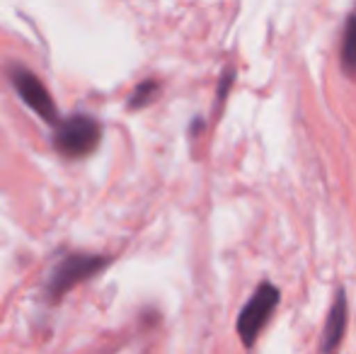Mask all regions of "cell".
Masks as SVG:
<instances>
[{
    "label": "cell",
    "instance_id": "cell-1",
    "mask_svg": "<svg viewBox=\"0 0 356 354\" xmlns=\"http://www.w3.org/2000/svg\"><path fill=\"white\" fill-rule=\"evenodd\" d=\"M112 262V257L102 255H85V252H75L68 255L54 267L51 277L47 282V298L51 303H58L73 287H78L80 282H88L95 274H99L104 267Z\"/></svg>",
    "mask_w": 356,
    "mask_h": 354
},
{
    "label": "cell",
    "instance_id": "cell-2",
    "mask_svg": "<svg viewBox=\"0 0 356 354\" xmlns=\"http://www.w3.org/2000/svg\"><path fill=\"white\" fill-rule=\"evenodd\" d=\"M102 138V127L88 114H73L56 124L54 134V148L68 158L90 156L99 146Z\"/></svg>",
    "mask_w": 356,
    "mask_h": 354
},
{
    "label": "cell",
    "instance_id": "cell-3",
    "mask_svg": "<svg viewBox=\"0 0 356 354\" xmlns=\"http://www.w3.org/2000/svg\"><path fill=\"white\" fill-rule=\"evenodd\" d=\"M279 303V289L274 284H259L254 296L243 306L238 316V335L245 347H252L262 332L264 323L272 318V311Z\"/></svg>",
    "mask_w": 356,
    "mask_h": 354
},
{
    "label": "cell",
    "instance_id": "cell-4",
    "mask_svg": "<svg viewBox=\"0 0 356 354\" xmlns=\"http://www.w3.org/2000/svg\"><path fill=\"white\" fill-rule=\"evenodd\" d=\"M10 81H13L15 90H17V95L22 97V102L27 104L29 109H34V112L39 114V117L44 119V122L49 124H56L58 122V112H56V104H54L51 95H49V90L44 88V83L39 81L34 73H29L27 68H13L10 71Z\"/></svg>",
    "mask_w": 356,
    "mask_h": 354
},
{
    "label": "cell",
    "instance_id": "cell-5",
    "mask_svg": "<svg viewBox=\"0 0 356 354\" xmlns=\"http://www.w3.org/2000/svg\"><path fill=\"white\" fill-rule=\"evenodd\" d=\"M347 330V293L339 289L334 303L327 313V321H325V330H323V342H320V350L323 354H334L344 337Z\"/></svg>",
    "mask_w": 356,
    "mask_h": 354
},
{
    "label": "cell",
    "instance_id": "cell-6",
    "mask_svg": "<svg viewBox=\"0 0 356 354\" xmlns=\"http://www.w3.org/2000/svg\"><path fill=\"white\" fill-rule=\"evenodd\" d=\"M342 66L349 76L356 78V15H352L344 27V39H342Z\"/></svg>",
    "mask_w": 356,
    "mask_h": 354
},
{
    "label": "cell",
    "instance_id": "cell-7",
    "mask_svg": "<svg viewBox=\"0 0 356 354\" xmlns=\"http://www.w3.org/2000/svg\"><path fill=\"white\" fill-rule=\"evenodd\" d=\"M158 90H160V86L155 81H143L141 86L134 90L131 99H129V109H143V107H148V104L153 102L155 97H158Z\"/></svg>",
    "mask_w": 356,
    "mask_h": 354
}]
</instances>
